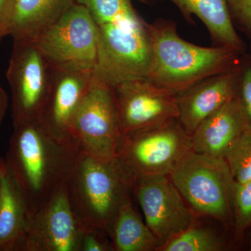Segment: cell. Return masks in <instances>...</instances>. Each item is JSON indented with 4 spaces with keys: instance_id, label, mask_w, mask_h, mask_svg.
Here are the masks:
<instances>
[{
    "instance_id": "8992f818",
    "label": "cell",
    "mask_w": 251,
    "mask_h": 251,
    "mask_svg": "<svg viewBox=\"0 0 251 251\" xmlns=\"http://www.w3.org/2000/svg\"><path fill=\"white\" fill-rule=\"evenodd\" d=\"M192 150L191 136L178 119L121 135L116 156L135 179L170 175Z\"/></svg>"
},
{
    "instance_id": "277c9868",
    "label": "cell",
    "mask_w": 251,
    "mask_h": 251,
    "mask_svg": "<svg viewBox=\"0 0 251 251\" xmlns=\"http://www.w3.org/2000/svg\"><path fill=\"white\" fill-rule=\"evenodd\" d=\"M135 179L117 157L102 159L81 151L67 181L69 201L84 229L108 233Z\"/></svg>"
},
{
    "instance_id": "5bb4252c",
    "label": "cell",
    "mask_w": 251,
    "mask_h": 251,
    "mask_svg": "<svg viewBox=\"0 0 251 251\" xmlns=\"http://www.w3.org/2000/svg\"><path fill=\"white\" fill-rule=\"evenodd\" d=\"M239 63L231 70L206 77L175 95L178 120L188 135H192L201 122L235 97Z\"/></svg>"
},
{
    "instance_id": "e0dca14e",
    "label": "cell",
    "mask_w": 251,
    "mask_h": 251,
    "mask_svg": "<svg viewBox=\"0 0 251 251\" xmlns=\"http://www.w3.org/2000/svg\"><path fill=\"white\" fill-rule=\"evenodd\" d=\"M75 0H11L6 34L34 39L62 16Z\"/></svg>"
},
{
    "instance_id": "30bf717a",
    "label": "cell",
    "mask_w": 251,
    "mask_h": 251,
    "mask_svg": "<svg viewBox=\"0 0 251 251\" xmlns=\"http://www.w3.org/2000/svg\"><path fill=\"white\" fill-rule=\"evenodd\" d=\"M83 231L66 183L29 216L18 251H80Z\"/></svg>"
},
{
    "instance_id": "4dcf8cb0",
    "label": "cell",
    "mask_w": 251,
    "mask_h": 251,
    "mask_svg": "<svg viewBox=\"0 0 251 251\" xmlns=\"http://www.w3.org/2000/svg\"><path fill=\"white\" fill-rule=\"evenodd\" d=\"M140 1H143L145 3H150L152 0H140Z\"/></svg>"
},
{
    "instance_id": "d4e9b609",
    "label": "cell",
    "mask_w": 251,
    "mask_h": 251,
    "mask_svg": "<svg viewBox=\"0 0 251 251\" xmlns=\"http://www.w3.org/2000/svg\"><path fill=\"white\" fill-rule=\"evenodd\" d=\"M80 251H112L108 233L99 229H84Z\"/></svg>"
},
{
    "instance_id": "7c38bea8",
    "label": "cell",
    "mask_w": 251,
    "mask_h": 251,
    "mask_svg": "<svg viewBox=\"0 0 251 251\" xmlns=\"http://www.w3.org/2000/svg\"><path fill=\"white\" fill-rule=\"evenodd\" d=\"M121 135L178 119L174 94L147 77L120 82L112 87Z\"/></svg>"
},
{
    "instance_id": "1f68e13d",
    "label": "cell",
    "mask_w": 251,
    "mask_h": 251,
    "mask_svg": "<svg viewBox=\"0 0 251 251\" xmlns=\"http://www.w3.org/2000/svg\"><path fill=\"white\" fill-rule=\"evenodd\" d=\"M1 174H0V175H1ZM0 204H1V183H0Z\"/></svg>"
},
{
    "instance_id": "ac0fdd59",
    "label": "cell",
    "mask_w": 251,
    "mask_h": 251,
    "mask_svg": "<svg viewBox=\"0 0 251 251\" xmlns=\"http://www.w3.org/2000/svg\"><path fill=\"white\" fill-rule=\"evenodd\" d=\"M0 251H18L27 229L29 213L7 166L0 175Z\"/></svg>"
},
{
    "instance_id": "7402d4cb",
    "label": "cell",
    "mask_w": 251,
    "mask_h": 251,
    "mask_svg": "<svg viewBox=\"0 0 251 251\" xmlns=\"http://www.w3.org/2000/svg\"><path fill=\"white\" fill-rule=\"evenodd\" d=\"M231 196L234 237L240 242L251 227V179L244 183L233 181Z\"/></svg>"
},
{
    "instance_id": "ffe728a7",
    "label": "cell",
    "mask_w": 251,
    "mask_h": 251,
    "mask_svg": "<svg viewBox=\"0 0 251 251\" xmlns=\"http://www.w3.org/2000/svg\"><path fill=\"white\" fill-rule=\"evenodd\" d=\"M227 249L224 238L209 227L192 224L160 249V251H222Z\"/></svg>"
},
{
    "instance_id": "7a4b0ae2",
    "label": "cell",
    "mask_w": 251,
    "mask_h": 251,
    "mask_svg": "<svg viewBox=\"0 0 251 251\" xmlns=\"http://www.w3.org/2000/svg\"><path fill=\"white\" fill-rule=\"evenodd\" d=\"M88 10L99 37L94 75L113 86L146 77L151 59L148 23L130 0H75Z\"/></svg>"
},
{
    "instance_id": "d6986e66",
    "label": "cell",
    "mask_w": 251,
    "mask_h": 251,
    "mask_svg": "<svg viewBox=\"0 0 251 251\" xmlns=\"http://www.w3.org/2000/svg\"><path fill=\"white\" fill-rule=\"evenodd\" d=\"M112 251H158L161 244L135 210L130 196L122 203L108 231Z\"/></svg>"
},
{
    "instance_id": "3957f363",
    "label": "cell",
    "mask_w": 251,
    "mask_h": 251,
    "mask_svg": "<svg viewBox=\"0 0 251 251\" xmlns=\"http://www.w3.org/2000/svg\"><path fill=\"white\" fill-rule=\"evenodd\" d=\"M148 26L151 59L146 77L174 95L206 77L231 70L243 55L228 48L202 47L185 41L172 20L159 18Z\"/></svg>"
},
{
    "instance_id": "52a82bcc",
    "label": "cell",
    "mask_w": 251,
    "mask_h": 251,
    "mask_svg": "<svg viewBox=\"0 0 251 251\" xmlns=\"http://www.w3.org/2000/svg\"><path fill=\"white\" fill-rule=\"evenodd\" d=\"M41 52L52 65L95 69L98 59L97 27L85 6L75 2L35 39Z\"/></svg>"
},
{
    "instance_id": "cb8c5ba5",
    "label": "cell",
    "mask_w": 251,
    "mask_h": 251,
    "mask_svg": "<svg viewBox=\"0 0 251 251\" xmlns=\"http://www.w3.org/2000/svg\"><path fill=\"white\" fill-rule=\"evenodd\" d=\"M232 23L237 30L251 41V0H226Z\"/></svg>"
},
{
    "instance_id": "484cf974",
    "label": "cell",
    "mask_w": 251,
    "mask_h": 251,
    "mask_svg": "<svg viewBox=\"0 0 251 251\" xmlns=\"http://www.w3.org/2000/svg\"><path fill=\"white\" fill-rule=\"evenodd\" d=\"M11 0H0V39L6 36V29Z\"/></svg>"
},
{
    "instance_id": "9c48e42d",
    "label": "cell",
    "mask_w": 251,
    "mask_h": 251,
    "mask_svg": "<svg viewBox=\"0 0 251 251\" xmlns=\"http://www.w3.org/2000/svg\"><path fill=\"white\" fill-rule=\"evenodd\" d=\"M73 132L82 152L110 159L121 138L112 87L94 75L74 119Z\"/></svg>"
},
{
    "instance_id": "9a60e30c",
    "label": "cell",
    "mask_w": 251,
    "mask_h": 251,
    "mask_svg": "<svg viewBox=\"0 0 251 251\" xmlns=\"http://www.w3.org/2000/svg\"><path fill=\"white\" fill-rule=\"evenodd\" d=\"M244 130L245 123L235 96L200 124L191 135L192 150L224 158L227 149Z\"/></svg>"
},
{
    "instance_id": "603a6c76",
    "label": "cell",
    "mask_w": 251,
    "mask_h": 251,
    "mask_svg": "<svg viewBox=\"0 0 251 251\" xmlns=\"http://www.w3.org/2000/svg\"><path fill=\"white\" fill-rule=\"evenodd\" d=\"M236 98L246 130L251 131V60L247 52L243 54L239 63V76Z\"/></svg>"
},
{
    "instance_id": "83f0119b",
    "label": "cell",
    "mask_w": 251,
    "mask_h": 251,
    "mask_svg": "<svg viewBox=\"0 0 251 251\" xmlns=\"http://www.w3.org/2000/svg\"><path fill=\"white\" fill-rule=\"evenodd\" d=\"M6 161L1 157H0V174L6 169Z\"/></svg>"
},
{
    "instance_id": "2e32d148",
    "label": "cell",
    "mask_w": 251,
    "mask_h": 251,
    "mask_svg": "<svg viewBox=\"0 0 251 251\" xmlns=\"http://www.w3.org/2000/svg\"><path fill=\"white\" fill-rule=\"evenodd\" d=\"M193 24V16L199 18L209 31L213 46L228 48L239 53L247 52L245 42L238 34L226 0H168Z\"/></svg>"
},
{
    "instance_id": "8fae6325",
    "label": "cell",
    "mask_w": 251,
    "mask_h": 251,
    "mask_svg": "<svg viewBox=\"0 0 251 251\" xmlns=\"http://www.w3.org/2000/svg\"><path fill=\"white\" fill-rule=\"evenodd\" d=\"M133 191L147 226L161 248L189 227L196 219L169 175L137 178Z\"/></svg>"
},
{
    "instance_id": "4fadbf2b",
    "label": "cell",
    "mask_w": 251,
    "mask_h": 251,
    "mask_svg": "<svg viewBox=\"0 0 251 251\" xmlns=\"http://www.w3.org/2000/svg\"><path fill=\"white\" fill-rule=\"evenodd\" d=\"M94 74L93 69L52 65L49 92L38 119L56 139L76 140L73 132L74 119Z\"/></svg>"
},
{
    "instance_id": "5b68a950",
    "label": "cell",
    "mask_w": 251,
    "mask_h": 251,
    "mask_svg": "<svg viewBox=\"0 0 251 251\" xmlns=\"http://www.w3.org/2000/svg\"><path fill=\"white\" fill-rule=\"evenodd\" d=\"M169 176L195 216L211 218L232 227L234 179L224 158L191 150Z\"/></svg>"
},
{
    "instance_id": "6da1fadb",
    "label": "cell",
    "mask_w": 251,
    "mask_h": 251,
    "mask_svg": "<svg viewBox=\"0 0 251 251\" xmlns=\"http://www.w3.org/2000/svg\"><path fill=\"white\" fill-rule=\"evenodd\" d=\"M14 128L5 161L29 217L67 183L82 151L77 140L56 139L38 118Z\"/></svg>"
},
{
    "instance_id": "f546056e",
    "label": "cell",
    "mask_w": 251,
    "mask_h": 251,
    "mask_svg": "<svg viewBox=\"0 0 251 251\" xmlns=\"http://www.w3.org/2000/svg\"><path fill=\"white\" fill-rule=\"evenodd\" d=\"M250 236H249V249L251 251V227H250Z\"/></svg>"
},
{
    "instance_id": "44dd1931",
    "label": "cell",
    "mask_w": 251,
    "mask_h": 251,
    "mask_svg": "<svg viewBox=\"0 0 251 251\" xmlns=\"http://www.w3.org/2000/svg\"><path fill=\"white\" fill-rule=\"evenodd\" d=\"M234 181L251 179V131L244 130L229 147L224 156Z\"/></svg>"
},
{
    "instance_id": "ba28073f",
    "label": "cell",
    "mask_w": 251,
    "mask_h": 251,
    "mask_svg": "<svg viewBox=\"0 0 251 251\" xmlns=\"http://www.w3.org/2000/svg\"><path fill=\"white\" fill-rule=\"evenodd\" d=\"M52 64L32 39L14 40L6 78L14 126L38 118L50 81Z\"/></svg>"
},
{
    "instance_id": "4316f807",
    "label": "cell",
    "mask_w": 251,
    "mask_h": 251,
    "mask_svg": "<svg viewBox=\"0 0 251 251\" xmlns=\"http://www.w3.org/2000/svg\"><path fill=\"white\" fill-rule=\"evenodd\" d=\"M9 104L7 94L0 85V125L4 120Z\"/></svg>"
},
{
    "instance_id": "f1b7e54d",
    "label": "cell",
    "mask_w": 251,
    "mask_h": 251,
    "mask_svg": "<svg viewBox=\"0 0 251 251\" xmlns=\"http://www.w3.org/2000/svg\"><path fill=\"white\" fill-rule=\"evenodd\" d=\"M247 54L251 60V41H250V46H249V49L247 50Z\"/></svg>"
}]
</instances>
